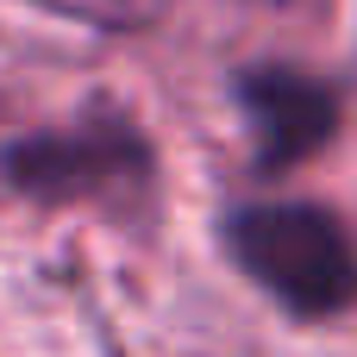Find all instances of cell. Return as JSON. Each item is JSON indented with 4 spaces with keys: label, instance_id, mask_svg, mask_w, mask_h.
Returning <instances> with one entry per match:
<instances>
[{
    "label": "cell",
    "instance_id": "1",
    "mask_svg": "<svg viewBox=\"0 0 357 357\" xmlns=\"http://www.w3.org/2000/svg\"><path fill=\"white\" fill-rule=\"evenodd\" d=\"M226 257L295 320H339L357 307V238L320 201H257L220 220Z\"/></svg>",
    "mask_w": 357,
    "mask_h": 357
},
{
    "label": "cell",
    "instance_id": "2",
    "mask_svg": "<svg viewBox=\"0 0 357 357\" xmlns=\"http://www.w3.org/2000/svg\"><path fill=\"white\" fill-rule=\"evenodd\" d=\"M0 182L38 207L126 201L157 182V151L119 107H88L69 126L25 132L0 151Z\"/></svg>",
    "mask_w": 357,
    "mask_h": 357
},
{
    "label": "cell",
    "instance_id": "3",
    "mask_svg": "<svg viewBox=\"0 0 357 357\" xmlns=\"http://www.w3.org/2000/svg\"><path fill=\"white\" fill-rule=\"evenodd\" d=\"M232 107L245 113L251 132V169L257 176H289L314 151L333 144L339 132V82L295 69V63H245L232 69Z\"/></svg>",
    "mask_w": 357,
    "mask_h": 357
},
{
    "label": "cell",
    "instance_id": "4",
    "mask_svg": "<svg viewBox=\"0 0 357 357\" xmlns=\"http://www.w3.org/2000/svg\"><path fill=\"white\" fill-rule=\"evenodd\" d=\"M31 6H44L56 19H75L88 31H151L169 13V0H31Z\"/></svg>",
    "mask_w": 357,
    "mask_h": 357
},
{
    "label": "cell",
    "instance_id": "5",
    "mask_svg": "<svg viewBox=\"0 0 357 357\" xmlns=\"http://www.w3.org/2000/svg\"><path fill=\"white\" fill-rule=\"evenodd\" d=\"M251 6H289V0H251Z\"/></svg>",
    "mask_w": 357,
    "mask_h": 357
}]
</instances>
